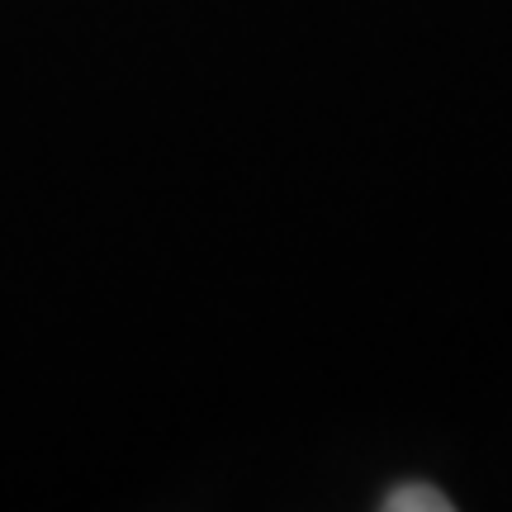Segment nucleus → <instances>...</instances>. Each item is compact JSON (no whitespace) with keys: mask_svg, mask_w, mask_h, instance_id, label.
Wrapping results in <instances>:
<instances>
[{"mask_svg":"<svg viewBox=\"0 0 512 512\" xmlns=\"http://www.w3.org/2000/svg\"><path fill=\"white\" fill-rule=\"evenodd\" d=\"M380 508L384 512H451L456 503L441 489H432V484H399L394 494H384Z\"/></svg>","mask_w":512,"mask_h":512,"instance_id":"1","label":"nucleus"}]
</instances>
